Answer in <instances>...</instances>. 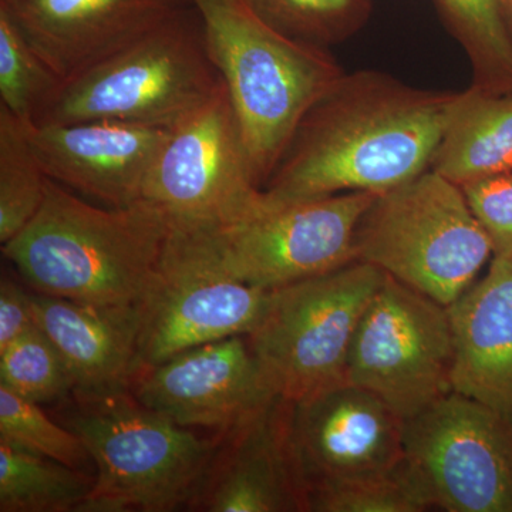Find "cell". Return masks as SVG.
<instances>
[{"label":"cell","mask_w":512,"mask_h":512,"mask_svg":"<svg viewBox=\"0 0 512 512\" xmlns=\"http://www.w3.org/2000/svg\"><path fill=\"white\" fill-rule=\"evenodd\" d=\"M96 476L0 439V512H79Z\"/></svg>","instance_id":"obj_21"},{"label":"cell","mask_w":512,"mask_h":512,"mask_svg":"<svg viewBox=\"0 0 512 512\" xmlns=\"http://www.w3.org/2000/svg\"><path fill=\"white\" fill-rule=\"evenodd\" d=\"M451 370L447 306L386 275L357 325L346 382L406 421L453 392Z\"/></svg>","instance_id":"obj_9"},{"label":"cell","mask_w":512,"mask_h":512,"mask_svg":"<svg viewBox=\"0 0 512 512\" xmlns=\"http://www.w3.org/2000/svg\"><path fill=\"white\" fill-rule=\"evenodd\" d=\"M376 195L345 192L272 207L262 197L244 220L201 232L225 272L274 291L356 261V228Z\"/></svg>","instance_id":"obj_11"},{"label":"cell","mask_w":512,"mask_h":512,"mask_svg":"<svg viewBox=\"0 0 512 512\" xmlns=\"http://www.w3.org/2000/svg\"><path fill=\"white\" fill-rule=\"evenodd\" d=\"M25 128L50 180L107 207L143 200L148 174L171 134L167 127L117 121Z\"/></svg>","instance_id":"obj_15"},{"label":"cell","mask_w":512,"mask_h":512,"mask_svg":"<svg viewBox=\"0 0 512 512\" xmlns=\"http://www.w3.org/2000/svg\"><path fill=\"white\" fill-rule=\"evenodd\" d=\"M430 170L460 187L512 173V93H488L473 84L460 92Z\"/></svg>","instance_id":"obj_20"},{"label":"cell","mask_w":512,"mask_h":512,"mask_svg":"<svg viewBox=\"0 0 512 512\" xmlns=\"http://www.w3.org/2000/svg\"><path fill=\"white\" fill-rule=\"evenodd\" d=\"M37 328L52 340L74 380V393L127 392L140 375L137 305H93L36 293Z\"/></svg>","instance_id":"obj_18"},{"label":"cell","mask_w":512,"mask_h":512,"mask_svg":"<svg viewBox=\"0 0 512 512\" xmlns=\"http://www.w3.org/2000/svg\"><path fill=\"white\" fill-rule=\"evenodd\" d=\"M47 180L25 124L0 106V244H8L36 217Z\"/></svg>","instance_id":"obj_24"},{"label":"cell","mask_w":512,"mask_h":512,"mask_svg":"<svg viewBox=\"0 0 512 512\" xmlns=\"http://www.w3.org/2000/svg\"><path fill=\"white\" fill-rule=\"evenodd\" d=\"M0 439L82 470L92 461L82 440L69 427L55 423L40 404L0 384Z\"/></svg>","instance_id":"obj_28"},{"label":"cell","mask_w":512,"mask_h":512,"mask_svg":"<svg viewBox=\"0 0 512 512\" xmlns=\"http://www.w3.org/2000/svg\"><path fill=\"white\" fill-rule=\"evenodd\" d=\"M501 12L512 40V0H500Z\"/></svg>","instance_id":"obj_31"},{"label":"cell","mask_w":512,"mask_h":512,"mask_svg":"<svg viewBox=\"0 0 512 512\" xmlns=\"http://www.w3.org/2000/svg\"><path fill=\"white\" fill-rule=\"evenodd\" d=\"M171 224L146 200L100 208L47 180L36 217L2 252L39 293L93 305H137Z\"/></svg>","instance_id":"obj_2"},{"label":"cell","mask_w":512,"mask_h":512,"mask_svg":"<svg viewBox=\"0 0 512 512\" xmlns=\"http://www.w3.org/2000/svg\"><path fill=\"white\" fill-rule=\"evenodd\" d=\"M138 403L180 426L228 434L278 397L248 336L183 350L143 370L133 383Z\"/></svg>","instance_id":"obj_13"},{"label":"cell","mask_w":512,"mask_h":512,"mask_svg":"<svg viewBox=\"0 0 512 512\" xmlns=\"http://www.w3.org/2000/svg\"><path fill=\"white\" fill-rule=\"evenodd\" d=\"M289 413L291 402L278 396L225 434L190 507L208 512H308Z\"/></svg>","instance_id":"obj_16"},{"label":"cell","mask_w":512,"mask_h":512,"mask_svg":"<svg viewBox=\"0 0 512 512\" xmlns=\"http://www.w3.org/2000/svg\"><path fill=\"white\" fill-rule=\"evenodd\" d=\"M386 274L366 262L271 291L248 336L278 396L289 402L345 382L353 336Z\"/></svg>","instance_id":"obj_7"},{"label":"cell","mask_w":512,"mask_h":512,"mask_svg":"<svg viewBox=\"0 0 512 512\" xmlns=\"http://www.w3.org/2000/svg\"><path fill=\"white\" fill-rule=\"evenodd\" d=\"M36 326L32 293L3 276L0 281V350L8 348Z\"/></svg>","instance_id":"obj_30"},{"label":"cell","mask_w":512,"mask_h":512,"mask_svg":"<svg viewBox=\"0 0 512 512\" xmlns=\"http://www.w3.org/2000/svg\"><path fill=\"white\" fill-rule=\"evenodd\" d=\"M404 456L447 512H512V420L451 392L403 421Z\"/></svg>","instance_id":"obj_12"},{"label":"cell","mask_w":512,"mask_h":512,"mask_svg":"<svg viewBox=\"0 0 512 512\" xmlns=\"http://www.w3.org/2000/svg\"><path fill=\"white\" fill-rule=\"evenodd\" d=\"M491 256L460 185L433 170L377 194L356 228V261L444 306L476 282Z\"/></svg>","instance_id":"obj_6"},{"label":"cell","mask_w":512,"mask_h":512,"mask_svg":"<svg viewBox=\"0 0 512 512\" xmlns=\"http://www.w3.org/2000/svg\"><path fill=\"white\" fill-rule=\"evenodd\" d=\"M447 311L453 392L512 420V259L493 256L484 278Z\"/></svg>","instance_id":"obj_19"},{"label":"cell","mask_w":512,"mask_h":512,"mask_svg":"<svg viewBox=\"0 0 512 512\" xmlns=\"http://www.w3.org/2000/svg\"><path fill=\"white\" fill-rule=\"evenodd\" d=\"M66 426L97 468L79 512H170L191 505L221 447L127 392L80 396Z\"/></svg>","instance_id":"obj_5"},{"label":"cell","mask_w":512,"mask_h":512,"mask_svg":"<svg viewBox=\"0 0 512 512\" xmlns=\"http://www.w3.org/2000/svg\"><path fill=\"white\" fill-rule=\"evenodd\" d=\"M276 32L323 47L355 36L372 13V0H242Z\"/></svg>","instance_id":"obj_25"},{"label":"cell","mask_w":512,"mask_h":512,"mask_svg":"<svg viewBox=\"0 0 512 512\" xmlns=\"http://www.w3.org/2000/svg\"><path fill=\"white\" fill-rule=\"evenodd\" d=\"M269 298L271 291L225 272L201 231L171 227L156 274L137 303L140 373L183 350L251 335Z\"/></svg>","instance_id":"obj_8"},{"label":"cell","mask_w":512,"mask_h":512,"mask_svg":"<svg viewBox=\"0 0 512 512\" xmlns=\"http://www.w3.org/2000/svg\"><path fill=\"white\" fill-rule=\"evenodd\" d=\"M188 6L62 82L32 124L117 121L173 128L204 106L224 82L208 53L200 16L192 18L195 8Z\"/></svg>","instance_id":"obj_4"},{"label":"cell","mask_w":512,"mask_h":512,"mask_svg":"<svg viewBox=\"0 0 512 512\" xmlns=\"http://www.w3.org/2000/svg\"><path fill=\"white\" fill-rule=\"evenodd\" d=\"M460 92L377 70L343 73L305 114L262 188L265 205L383 194L430 170Z\"/></svg>","instance_id":"obj_1"},{"label":"cell","mask_w":512,"mask_h":512,"mask_svg":"<svg viewBox=\"0 0 512 512\" xmlns=\"http://www.w3.org/2000/svg\"><path fill=\"white\" fill-rule=\"evenodd\" d=\"M293 454L306 487L379 473L404 458L403 420L349 382L291 402Z\"/></svg>","instance_id":"obj_14"},{"label":"cell","mask_w":512,"mask_h":512,"mask_svg":"<svg viewBox=\"0 0 512 512\" xmlns=\"http://www.w3.org/2000/svg\"><path fill=\"white\" fill-rule=\"evenodd\" d=\"M62 82L90 69L190 5V0H0Z\"/></svg>","instance_id":"obj_17"},{"label":"cell","mask_w":512,"mask_h":512,"mask_svg":"<svg viewBox=\"0 0 512 512\" xmlns=\"http://www.w3.org/2000/svg\"><path fill=\"white\" fill-rule=\"evenodd\" d=\"M450 35L466 53L473 86L512 93V40L500 0H434Z\"/></svg>","instance_id":"obj_22"},{"label":"cell","mask_w":512,"mask_h":512,"mask_svg":"<svg viewBox=\"0 0 512 512\" xmlns=\"http://www.w3.org/2000/svg\"><path fill=\"white\" fill-rule=\"evenodd\" d=\"M62 84L0 5V106L32 124L43 103Z\"/></svg>","instance_id":"obj_26"},{"label":"cell","mask_w":512,"mask_h":512,"mask_svg":"<svg viewBox=\"0 0 512 512\" xmlns=\"http://www.w3.org/2000/svg\"><path fill=\"white\" fill-rule=\"evenodd\" d=\"M227 87L242 143L264 188L309 109L345 70L328 49L296 42L242 0H190Z\"/></svg>","instance_id":"obj_3"},{"label":"cell","mask_w":512,"mask_h":512,"mask_svg":"<svg viewBox=\"0 0 512 512\" xmlns=\"http://www.w3.org/2000/svg\"><path fill=\"white\" fill-rule=\"evenodd\" d=\"M0 384L43 404L74 393V380L63 356L39 328L0 350Z\"/></svg>","instance_id":"obj_27"},{"label":"cell","mask_w":512,"mask_h":512,"mask_svg":"<svg viewBox=\"0 0 512 512\" xmlns=\"http://www.w3.org/2000/svg\"><path fill=\"white\" fill-rule=\"evenodd\" d=\"M433 503L406 456L379 473L318 485L308 493L311 512H423Z\"/></svg>","instance_id":"obj_23"},{"label":"cell","mask_w":512,"mask_h":512,"mask_svg":"<svg viewBox=\"0 0 512 512\" xmlns=\"http://www.w3.org/2000/svg\"><path fill=\"white\" fill-rule=\"evenodd\" d=\"M464 197L493 247V256L512 259V173L461 185Z\"/></svg>","instance_id":"obj_29"},{"label":"cell","mask_w":512,"mask_h":512,"mask_svg":"<svg viewBox=\"0 0 512 512\" xmlns=\"http://www.w3.org/2000/svg\"><path fill=\"white\" fill-rule=\"evenodd\" d=\"M143 200L160 208L171 227L200 231L228 227L262 207L225 84L171 128Z\"/></svg>","instance_id":"obj_10"}]
</instances>
